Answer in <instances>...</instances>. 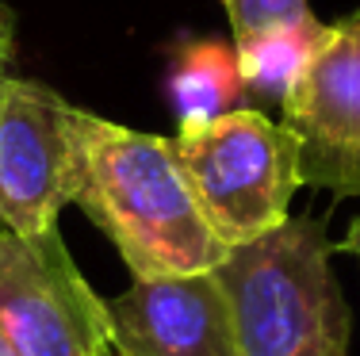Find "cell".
I'll use <instances>...</instances> for the list:
<instances>
[{"label":"cell","mask_w":360,"mask_h":356,"mask_svg":"<svg viewBox=\"0 0 360 356\" xmlns=\"http://www.w3.org/2000/svg\"><path fill=\"white\" fill-rule=\"evenodd\" d=\"M73 203L119 249L134 279L211 272L226 245L188 188L173 138L77 112Z\"/></svg>","instance_id":"cell-1"},{"label":"cell","mask_w":360,"mask_h":356,"mask_svg":"<svg viewBox=\"0 0 360 356\" xmlns=\"http://www.w3.org/2000/svg\"><path fill=\"white\" fill-rule=\"evenodd\" d=\"M326 218L299 215L215 265L242 356H345L353 315Z\"/></svg>","instance_id":"cell-2"},{"label":"cell","mask_w":360,"mask_h":356,"mask_svg":"<svg viewBox=\"0 0 360 356\" xmlns=\"http://www.w3.org/2000/svg\"><path fill=\"white\" fill-rule=\"evenodd\" d=\"M173 154L226 249L257 242L291 218V196L303 188L299 146L288 126L264 112L234 107L207 123H180Z\"/></svg>","instance_id":"cell-3"},{"label":"cell","mask_w":360,"mask_h":356,"mask_svg":"<svg viewBox=\"0 0 360 356\" xmlns=\"http://www.w3.org/2000/svg\"><path fill=\"white\" fill-rule=\"evenodd\" d=\"M0 337L12 356H111L108 299L77 268L62 230H0Z\"/></svg>","instance_id":"cell-4"},{"label":"cell","mask_w":360,"mask_h":356,"mask_svg":"<svg viewBox=\"0 0 360 356\" xmlns=\"http://www.w3.org/2000/svg\"><path fill=\"white\" fill-rule=\"evenodd\" d=\"M77 112L62 92L31 77L0 88V226L46 234L77 196Z\"/></svg>","instance_id":"cell-5"},{"label":"cell","mask_w":360,"mask_h":356,"mask_svg":"<svg viewBox=\"0 0 360 356\" xmlns=\"http://www.w3.org/2000/svg\"><path fill=\"white\" fill-rule=\"evenodd\" d=\"M280 123L299 146V176L333 199L360 196V8L326 35L280 100Z\"/></svg>","instance_id":"cell-6"},{"label":"cell","mask_w":360,"mask_h":356,"mask_svg":"<svg viewBox=\"0 0 360 356\" xmlns=\"http://www.w3.org/2000/svg\"><path fill=\"white\" fill-rule=\"evenodd\" d=\"M111 356H242L215 268L192 276L131 279L108 299Z\"/></svg>","instance_id":"cell-7"},{"label":"cell","mask_w":360,"mask_h":356,"mask_svg":"<svg viewBox=\"0 0 360 356\" xmlns=\"http://www.w3.org/2000/svg\"><path fill=\"white\" fill-rule=\"evenodd\" d=\"M165 96L180 123H207L242 107L245 84L238 70V46L219 39H184L173 50Z\"/></svg>","instance_id":"cell-8"},{"label":"cell","mask_w":360,"mask_h":356,"mask_svg":"<svg viewBox=\"0 0 360 356\" xmlns=\"http://www.w3.org/2000/svg\"><path fill=\"white\" fill-rule=\"evenodd\" d=\"M322 35H326V23L314 12H307L299 20H284L257 31V35L234 39L245 96H261L280 104L291 92V84L299 81V73L307 70V62L314 58Z\"/></svg>","instance_id":"cell-9"},{"label":"cell","mask_w":360,"mask_h":356,"mask_svg":"<svg viewBox=\"0 0 360 356\" xmlns=\"http://www.w3.org/2000/svg\"><path fill=\"white\" fill-rule=\"evenodd\" d=\"M222 12L230 20V31L234 39L257 35V31L272 27V23H284V20H299V15L311 12L307 0H219Z\"/></svg>","instance_id":"cell-10"},{"label":"cell","mask_w":360,"mask_h":356,"mask_svg":"<svg viewBox=\"0 0 360 356\" xmlns=\"http://www.w3.org/2000/svg\"><path fill=\"white\" fill-rule=\"evenodd\" d=\"M0 58L12 62L15 58V12L0 0Z\"/></svg>","instance_id":"cell-11"},{"label":"cell","mask_w":360,"mask_h":356,"mask_svg":"<svg viewBox=\"0 0 360 356\" xmlns=\"http://www.w3.org/2000/svg\"><path fill=\"white\" fill-rule=\"evenodd\" d=\"M338 249L353 253V257H356V265H360V218H353V223H349V234H345V242H341Z\"/></svg>","instance_id":"cell-12"},{"label":"cell","mask_w":360,"mask_h":356,"mask_svg":"<svg viewBox=\"0 0 360 356\" xmlns=\"http://www.w3.org/2000/svg\"><path fill=\"white\" fill-rule=\"evenodd\" d=\"M8 77H12V62H4V58H0V88H4Z\"/></svg>","instance_id":"cell-13"},{"label":"cell","mask_w":360,"mask_h":356,"mask_svg":"<svg viewBox=\"0 0 360 356\" xmlns=\"http://www.w3.org/2000/svg\"><path fill=\"white\" fill-rule=\"evenodd\" d=\"M0 356H12V349H8V341L0 337Z\"/></svg>","instance_id":"cell-14"},{"label":"cell","mask_w":360,"mask_h":356,"mask_svg":"<svg viewBox=\"0 0 360 356\" xmlns=\"http://www.w3.org/2000/svg\"><path fill=\"white\" fill-rule=\"evenodd\" d=\"M0 230H4V226H0Z\"/></svg>","instance_id":"cell-15"}]
</instances>
